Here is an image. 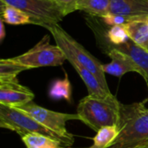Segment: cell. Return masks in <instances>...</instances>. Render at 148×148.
<instances>
[{
	"label": "cell",
	"instance_id": "cell-7",
	"mask_svg": "<svg viewBox=\"0 0 148 148\" xmlns=\"http://www.w3.org/2000/svg\"><path fill=\"white\" fill-rule=\"evenodd\" d=\"M26 13L36 25L58 23L65 16L55 0H0Z\"/></svg>",
	"mask_w": 148,
	"mask_h": 148
},
{
	"label": "cell",
	"instance_id": "cell-19",
	"mask_svg": "<svg viewBox=\"0 0 148 148\" xmlns=\"http://www.w3.org/2000/svg\"><path fill=\"white\" fill-rule=\"evenodd\" d=\"M21 139L27 148H62L57 141L42 135H26Z\"/></svg>",
	"mask_w": 148,
	"mask_h": 148
},
{
	"label": "cell",
	"instance_id": "cell-18",
	"mask_svg": "<svg viewBox=\"0 0 148 148\" xmlns=\"http://www.w3.org/2000/svg\"><path fill=\"white\" fill-rule=\"evenodd\" d=\"M24 70H27L25 67L14 62L10 58L2 59L0 61V82L16 79V75Z\"/></svg>",
	"mask_w": 148,
	"mask_h": 148
},
{
	"label": "cell",
	"instance_id": "cell-20",
	"mask_svg": "<svg viewBox=\"0 0 148 148\" xmlns=\"http://www.w3.org/2000/svg\"><path fill=\"white\" fill-rule=\"evenodd\" d=\"M108 37L113 45H121L130 40L123 25L112 26L108 32Z\"/></svg>",
	"mask_w": 148,
	"mask_h": 148
},
{
	"label": "cell",
	"instance_id": "cell-3",
	"mask_svg": "<svg viewBox=\"0 0 148 148\" xmlns=\"http://www.w3.org/2000/svg\"><path fill=\"white\" fill-rule=\"evenodd\" d=\"M43 27L52 34L56 45L60 47L69 62L78 63L92 72L101 82L103 87L109 90L105 72L102 69L103 64H101L99 60H97L83 46H82L71 36H69V34H68L61 26H59L58 23L46 24Z\"/></svg>",
	"mask_w": 148,
	"mask_h": 148
},
{
	"label": "cell",
	"instance_id": "cell-5",
	"mask_svg": "<svg viewBox=\"0 0 148 148\" xmlns=\"http://www.w3.org/2000/svg\"><path fill=\"white\" fill-rule=\"evenodd\" d=\"M16 108L24 112L40 124L56 133L60 137L64 139L71 147L74 144L75 138L72 134L67 131L66 122L68 121H81L78 114H64L46 109L33 101L29 102Z\"/></svg>",
	"mask_w": 148,
	"mask_h": 148
},
{
	"label": "cell",
	"instance_id": "cell-13",
	"mask_svg": "<svg viewBox=\"0 0 148 148\" xmlns=\"http://www.w3.org/2000/svg\"><path fill=\"white\" fill-rule=\"evenodd\" d=\"M130 40L145 48L148 43V17L139 18L123 25Z\"/></svg>",
	"mask_w": 148,
	"mask_h": 148
},
{
	"label": "cell",
	"instance_id": "cell-9",
	"mask_svg": "<svg viewBox=\"0 0 148 148\" xmlns=\"http://www.w3.org/2000/svg\"><path fill=\"white\" fill-rule=\"evenodd\" d=\"M109 48L110 49L108 52V55L109 56L112 61L109 63L102 65V69L105 74L121 77L123 75L128 72H136L144 77L142 70L131 59V57L113 47Z\"/></svg>",
	"mask_w": 148,
	"mask_h": 148
},
{
	"label": "cell",
	"instance_id": "cell-16",
	"mask_svg": "<svg viewBox=\"0 0 148 148\" xmlns=\"http://www.w3.org/2000/svg\"><path fill=\"white\" fill-rule=\"evenodd\" d=\"M118 128L116 126L105 127L96 132L93 139V145L88 148H107L116 138Z\"/></svg>",
	"mask_w": 148,
	"mask_h": 148
},
{
	"label": "cell",
	"instance_id": "cell-24",
	"mask_svg": "<svg viewBox=\"0 0 148 148\" xmlns=\"http://www.w3.org/2000/svg\"><path fill=\"white\" fill-rule=\"evenodd\" d=\"M143 49H146V50H147V52H148V43H147V46H146L145 48H143Z\"/></svg>",
	"mask_w": 148,
	"mask_h": 148
},
{
	"label": "cell",
	"instance_id": "cell-15",
	"mask_svg": "<svg viewBox=\"0 0 148 148\" xmlns=\"http://www.w3.org/2000/svg\"><path fill=\"white\" fill-rule=\"evenodd\" d=\"M109 6L110 0H79L76 4V10L101 17L108 14Z\"/></svg>",
	"mask_w": 148,
	"mask_h": 148
},
{
	"label": "cell",
	"instance_id": "cell-14",
	"mask_svg": "<svg viewBox=\"0 0 148 148\" xmlns=\"http://www.w3.org/2000/svg\"><path fill=\"white\" fill-rule=\"evenodd\" d=\"M1 11L2 19L6 23L14 25L34 24L29 16L14 6L1 3Z\"/></svg>",
	"mask_w": 148,
	"mask_h": 148
},
{
	"label": "cell",
	"instance_id": "cell-8",
	"mask_svg": "<svg viewBox=\"0 0 148 148\" xmlns=\"http://www.w3.org/2000/svg\"><path fill=\"white\" fill-rule=\"evenodd\" d=\"M34 93L28 88L21 85L17 79L0 82V104L11 108L20 107L31 102Z\"/></svg>",
	"mask_w": 148,
	"mask_h": 148
},
{
	"label": "cell",
	"instance_id": "cell-26",
	"mask_svg": "<svg viewBox=\"0 0 148 148\" xmlns=\"http://www.w3.org/2000/svg\"><path fill=\"white\" fill-rule=\"evenodd\" d=\"M147 101H148V98H147Z\"/></svg>",
	"mask_w": 148,
	"mask_h": 148
},
{
	"label": "cell",
	"instance_id": "cell-21",
	"mask_svg": "<svg viewBox=\"0 0 148 148\" xmlns=\"http://www.w3.org/2000/svg\"><path fill=\"white\" fill-rule=\"evenodd\" d=\"M104 22L110 26H116V25H124L134 20L139 19V17H132L121 15H114V14H107L101 16Z\"/></svg>",
	"mask_w": 148,
	"mask_h": 148
},
{
	"label": "cell",
	"instance_id": "cell-22",
	"mask_svg": "<svg viewBox=\"0 0 148 148\" xmlns=\"http://www.w3.org/2000/svg\"><path fill=\"white\" fill-rule=\"evenodd\" d=\"M79 0H55L56 4L60 7L64 16L76 10V4Z\"/></svg>",
	"mask_w": 148,
	"mask_h": 148
},
{
	"label": "cell",
	"instance_id": "cell-2",
	"mask_svg": "<svg viewBox=\"0 0 148 148\" xmlns=\"http://www.w3.org/2000/svg\"><path fill=\"white\" fill-rule=\"evenodd\" d=\"M121 104L113 95L106 98H98L88 95L80 101L77 114L81 121L98 132L105 127L117 126Z\"/></svg>",
	"mask_w": 148,
	"mask_h": 148
},
{
	"label": "cell",
	"instance_id": "cell-4",
	"mask_svg": "<svg viewBox=\"0 0 148 148\" xmlns=\"http://www.w3.org/2000/svg\"><path fill=\"white\" fill-rule=\"evenodd\" d=\"M0 127L18 134L21 138L26 135H42L57 141L62 147L71 146L56 133L50 131L24 112L0 104Z\"/></svg>",
	"mask_w": 148,
	"mask_h": 148
},
{
	"label": "cell",
	"instance_id": "cell-23",
	"mask_svg": "<svg viewBox=\"0 0 148 148\" xmlns=\"http://www.w3.org/2000/svg\"><path fill=\"white\" fill-rule=\"evenodd\" d=\"M3 20L0 19V41H3L5 36V29H4V24Z\"/></svg>",
	"mask_w": 148,
	"mask_h": 148
},
{
	"label": "cell",
	"instance_id": "cell-25",
	"mask_svg": "<svg viewBox=\"0 0 148 148\" xmlns=\"http://www.w3.org/2000/svg\"><path fill=\"white\" fill-rule=\"evenodd\" d=\"M142 148H148V146H147V147H142Z\"/></svg>",
	"mask_w": 148,
	"mask_h": 148
},
{
	"label": "cell",
	"instance_id": "cell-10",
	"mask_svg": "<svg viewBox=\"0 0 148 148\" xmlns=\"http://www.w3.org/2000/svg\"><path fill=\"white\" fill-rule=\"evenodd\" d=\"M108 14L147 18L148 0H110Z\"/></svg>",
	"mask_w": 148,
	"mask_h": 148
},
{
	"label": "cell",
	"instance_id": "cell-11",
	"mask_svg": "<svg viewBox=\"0 0 148 148\" xmlns=\"http://www.w3.org/2000/svg\"><path fill=\"white\" fill-rule=\"evenodd\" d=\"M111 47L127 55L138 65L144 74V79L148 81V52L142 47L134 43L132 40L121 45H111Z\"/></svg>",
	"mask_w": 148,
	"mask_h": 148
},
{
	"label": "cell",
	"instance_id": "cell-12",
	"mask_svg": "<svg viewBox=\"0 0 148 148\" xmlns=\"http://www.w3.org/2000/svg\"><path fill=\"white\" fill-rule=\"evenodd\" d=\"M74 69L76 70L78 75L82 79L83 82L85 83L89 95L98 97V98H106L112 95L110 90L106 89L101 82L98 80V78L89 70L85 69L84 67L81 66L75 62H70Z\"/></svg>",
	"mask_w": 148,
	"mask_h": 148
},
{
	"label": "cell",
	"instance_id": "cell-6",
	"mask_svg": "<svg viewBox=\"0 0 148 148\" xmlns=\"http://www.w3.org/2000/svg\"><path fill=\"white\" fill-rule=\"evenodd\" d=\"M10 60L27 69H30L60 66L63 64L67 58L59 46L49 43V36L47 35L32 49L23 55L10 58Z\"/></svg>",
	"mask_w": 148,
	"mask_h": 148
},
{
	"label": "cell",
	"instance_id": "cell-17",
	"mask_svg": "<svg viewBox=\"0 0 148 148\" xmlns=\"http://www.w3.org/2000/svg\"><path fill=\"white\" fill-rule=\"evenodd\" d=\"M71 83L67 74H65L64 79L56 81L49 89V96L56 100L63 98L67 101H71Z\"/></svg>",
	"mask_w": 148,
	"mask_h": 148
},
{
	"label": "cell",
	"instance_id": "cell-1",
	"mask_svg": "<svg viewBox=\"0 0 148 148\" xmlns=\"http://www.w3.org/2000/svg\"><path fill=\"white\" fill-rule=\"evenodd\" d=\"M144 102L121 104L118 134L107 148H142L148 146V108Z\"/></svg>",
	"mask_w": 148,
	"mask_h": 148
}]
</instances>
